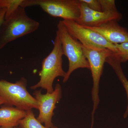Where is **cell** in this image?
Here are the masks:
<instances>
[{
  "instance_id": "6da1fadb",
  "label": "cell",
  "mask_w": 128,
  "mask_h": 128,
  "mask_svg": "<svg viewBox=\"0 0 128 128\" xmlns=\"http://www.w3.org/2000/svg\"><path fill=\"white\" fill-rule=\"evenodd\" d=\"M25 9L20 6L3 21L0 27V49L16 39L35 32L39 28V22L29 17Z\"/></svg>"
},
{
  "instance_id": "7a4b0ae2",
  "label": "cell",
  "mask_w": 128,
  "mask_h": 128,
  "mask_svg": "<svg viewBox=\"0 0 128 128\" xmlns=\"http://www.w3.org/2000/svg\"><path fill=\"white\" fill-rule=\"evenodd\" d=\"M52 51L42 62V68L38 72L40 80L37 84L31 86V89L36 90L39 88L45 89L48 93H52L54 89L53 82L58 76L64 77L66 72L62 68L64 55L62 44L58 34L56 33Z\"/></svg>"
},
{
  "instance_id": "3957f363",
  "label": "cell",
  "mask_w": 128,
  "mask_h": 128,
  "mask_svg": "<svg viewBox=\"0 0 128 128\" xmlns=\"http://www.w3.org/2000/svg\"><path fill=\"white\" fill-rule=\"evenodd\" d=\"M27 82L24 77L15 83L0 80V100L5 105L26 111L38 109L36 99L26 89Z\"/></svg>"
},
{
  "instance_id": "277c9868",
  "label": "cell",
  "mask_w": 128,
  "mask_h": 128,
  "mask_svg": "<svg viewBox=\"0 0 128 128\" xmlns=\"http://www.w3.org/2000/svg\"><path fill=\"white\" fill-rule=\"evenodd\" d=\"M57 28L56 33L61 41L64 55L67 57L69 61L68 69L63 80L66 82L76 69L90 70V67L83 52L81 43L69 33L62 21L59 22Z\"/></svg>"
},
{
  "instance_id": "5b68a950",
  "label": "cell",
  "mask_w": 128,
  "mask_h": 128,
  "mask_svg": "<svg viewBox=\"0 0 128 128\" xmlns=\"http://www.w3.org/2000/svg\"><path fill=\"white\" fill-rule=\"evenodd\" d=\"M38 6L44 11L54 17L76 22L80 11L79 0H23L24 8Z\"/></svg>"
},
{
  "instance_id": "8992f818",
  "label": "cell",
  "mask_w": 128,
  "mask_h": 128,
  "mask_svg": "<svg viewBox=\"0 0 128 128\" xmlns=\"http://www.w3.org/2000/svg\"><path fill=\"white\" fill-rule=\"evenodd\" d=\"M82 46L85 57L89 62L93 81L91 92L93 102L92 117V119H93L100 102L99 85L101 77L103 73L104 64L107 58L114 52L106 48H92L83 46L82 44Z\"/></svg>"
},
{
  "instance_id": "52a82bcc",
  "label": "cell",
  "mask_w": 128,
  "mask_h": 128,
  "mask_svg": "<svg viewBox=\"0 0 128 128\" xmlns=\"http://www.w3.org/2000/svg\"><path fill=\"white\" fill-rule=\"evenodd\" d=\"M70 35L83 46L92 48H106L117 52L115 44L108 42L100 34L71 20H62Z\"/></svg>"
},
{
  "instance_id": "ba28073f",
  "label": "cell",
  "mask_w": 128,
  "mask_h": 128,
  "mask_svg": "<svg viewBox=\"0 0 128 128\" xmlns=\"http://www.w3.org/2000/svg\"><path fill=\"white\" fill-rule=\"evenodd\" d=\"M33 95L37 101L39 111L37 119L41 124H44L46 128H54L52 122V118L56 108V105L62 97L61 86L57 84L52 93L47 92L44 94L41 93V90H36L34 92Z\"/></svg>"
},
{
  "instance_id": "9c48e42d",
  "label": "cell",
  "mask_w": 128,
  "mask_h": 128,
  "mask_svg": "<svg viewBox=\"0 0 128 128\" xmlns=\"http://www.w3.org/2000/svg\"><path fill=\"white\" fill-rule=\"evenodd\" d=\"M79 1L80 15L76 22L83 26H98L108 21L114 20L118 22L122 17L119 12L113 13L96 11L90 9L82 0Z\"/></svg>"
},
{
  "instance_id": "30bf717a",
  "label": "cell",
  "mask_w": 128,
  "mask_h": 128,
  "mask_svg": "<svg viewBox=\"0 0 128 128\" xmlns=\"http://www.w3.org/2000/svg\"><path fill=\"white\" fill-rule=\"evenodd\" d=\"M86 28L100 34L113 44L128 42V30L120 25L118 21L112 20L98 26Z\"/></svg>"
},
{
  "instance_id": "8fae6325",
  "label": "cell",
  "mask_w": 128,
  "mask_h": 128,
  "mask_svg": "<svg viewBox=\"0 0 128 128\" xmlns=\"http://www.w3.org/2000/svg\"><path fill=\"white\" fill-rule=\"evenodd\" d=\"M26 111L13 106H6L0 108V127L14 128L19 125L22 120L26 117Z\"/></svg>"
},
{
  "instance_id": "7c38bea8",
  "label": "cell",
  "mask_w": 128,
  "mask_h": 128,
  "mask_svg": "<svg viewBox=\"0 0 128 128\" xmlns=\"http://www.w3.org/2000/svg\"><path fill=\"white\" fill-rule=\"evenodd\" d=\"M106 62L112 66L126 91L128 98V105L123 115L124 118H126L128 116V80L121 68V62L116 54L113 53L108 57L106 60Z\"/></svg>"
},
{
  "instance_id": "4fadbf2b",
  "label": "cell",
  "mask_w": 128,
  "mask_h": 128,
  "mask_svg": "<svg viewBox=\"0 0 128 128\" xmlns=\"http://www.w3.org/2000/svg\"><path fill=\"white\" fill-rule=\"evenodd\" d=\"M26 116L19 123L20 128H48L44 126L37 118L32 110L26 111Z\"/></svg>"
},
{
  "instance_id": "5bb4252c",
  "label": "cell",
  "mask_w": 128,
  "mask_h": 128,
  "mask_svg": "<svg viewBox=\"0 0 128 128\" xmlns=\"http://www.w3.org/2000/svg\"><path fill=\"white\" fill-rule=\"evenodd\" d=\"M23 0H0V7L6 9L4 20L10 17L18 8Z\"/></svg>"
},
{
  "instance_id": "9a60e30c",
  "label": "cell",
  "mask_w": 128,
  "mask_h": 128,
  "mask_svg": "<svg viewBox=\"0 0 128 128\" xmlns=\"http://www.w3.org/2000/svg\"><path fill=\"white\" fill-rule=\"evenodd\" d=\"M117 50L116 54L121 63L128 60V42L115 44Z\"/></svg>"
},
{
  "instance_id": "2e32d148",
  "label": "cell",
  "mask_w": 128,
  "mask_h": 128,
  "mask_svg": "<svg viewBox=\"0 0 128 128\" xmlns=\"http://www.w3.org/2000/svg\"><path fill=\"white\" fill-rule=\"evenodd\" d=\"M103 12L117 13V10L114 0H99Z\"/></svg>"
},
{
  "instance_id": "e0dca14e",
  "label": "cell",
  "mask_w": 128,
  "mask_h": 128,
  "mask_svg": "<svg viewBox=\"0 0 128 128\" xmlns=\"http://www.w3.org/2000/svg\"><path fill=\"white\" fill-rule=\"evenodd\" d=\"M88 7L92 10L98 12H102V6L99 0H82Z\"/></svg>"
},
{
  "instance_id": "ac0fdd59",
  "label": "cell",
  "mask_w": 128,
  "mask_h": 128,
  "mask_svg": "<svg viewBox=\"0 0 128 128\" xmlns=\"http://www.w3.org/2000/svg\"><path fill=\"white\" fill-rule=\"evenodd\" d=\"M6 12V8L0 7V27L4 20Z\"/></svg>"
},
{
  "instance_id": "d6986e66",
  "label": "cell",
  "mask_w": 128,
  "mask_h": 128,
  "mask_svg": "<svg viewBox=\"0 0 128 128\" xmlns=\"http://www.w3.org/2000/svg\"><path fill=\"white\" fill-rule=\"evenodd\" d=\"M3 104V103L0 100V105H2Z\"/></svg>"
},
{
  "instance_id": "ffe728a7",
  "label": "cell",
  "mask_w": 128,
  "mask_h": 128,
  "mask_svg": "<svg viewBox=\"0 0 128 128\" xmlns=\"http://www.w3.org/2000/svg\"><path fill=\"white\" fill-rule=\"evenodd\" d=\"M18 128V127H16V128Z\"/></svg>"
}]
</instances>
